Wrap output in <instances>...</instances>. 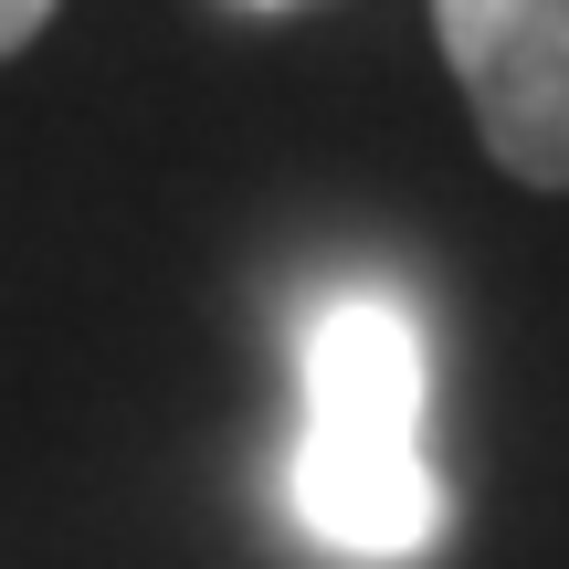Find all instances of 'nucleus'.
<instances>
[{"mask_svg":"<svg viewBox=\"0 0 569 569\" xmlns=\"http://www.w3.org/2000/svg\"><path fill=\"white\" fill-rule=\"evenodd\" d=\"M296 369H306V422H296V465H284L296 517L348 559H422L453 517L422 443L432 411L422 317L380 284L327 296Z\"/></svg>","mask_w":569,"mask_h":569,"instance_id":"1","label":"nucleus"},{"mask_svg":"<svg viewBox=\"0 0 569 569\" xmlns=\"http://www.w3.org/2000/svg\"><path fill=\"white\" fill-rule=\"evenodd\" d=\"M443 63L507 180L569 190V0H432Z\"/></svg>","mask_w":569,"mask_h":569,"instance_id":"2","label":"nucleus"},{"mask_svg":"<svg viewBox=\"0 0 569 569\" xmlns=\"http://www.w3.org/2000/svg\"><path fill=\"white\" fill-rule=\"evenodd\" d=\"M42 21H53V0H0V63H11L21 42L42 32Z\"/></svg>","mask_w":569,"mask_h":569,"instance_id":"3","label":"nucleus"}]
</instances>
